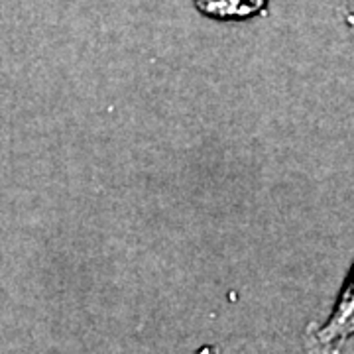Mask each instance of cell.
Here are the masks:
<instances>
[{
  "mask_svg": "<svg viewBox=\"0 0 354 354\" xmlns=\"http://www.w3.org/2000/svg\"><path fill=\"white\" fill-rule=\"evenodd\" d=\"M351 337H354V268L333 307V313L319 327L313 342L321 351H330L341 346Z\"/></svg>",
  "mask_w": 354,
  "mask_h": 354,
  "instance_id": "obj_1",
  "label": "cell"
},
{
  "mask_svg": "<svg viewBox=\"0 0 354 354\" xmlns=\"http://www.w3.org/2000/svg\"><path fill=\"white\" fill-rule=\"evenodd\" d=\"M199 12L215 20H246L264 12L268 0H197Z\"/></svg>",
  "mask_w": 354,
  "mask_h": 354,
  "instance_id": "obj_2",
  "label": "cell"
}]
</instances>
